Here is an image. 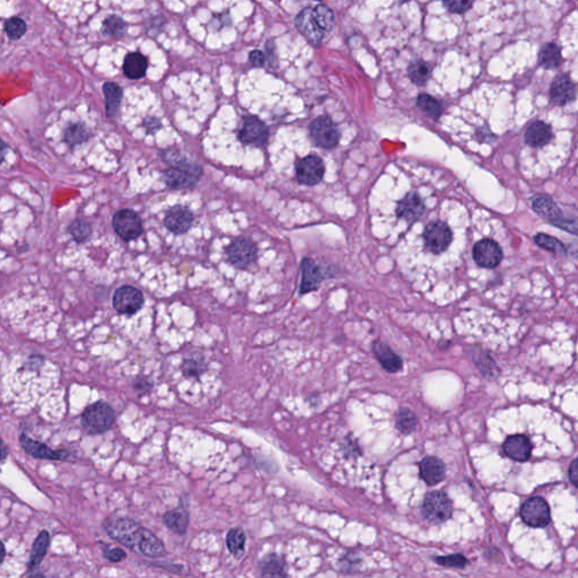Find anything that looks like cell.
Segmentation results:
<instances>
[{
    "label": "cell",
    "instance_id": "6da1fadb",
    "mask_svg": "<svg viewBox=\"0 0 578 578\" xmlns=\"http://www.w3.org/2000/svg\"><path fill=\"white\" fill-rule=\"evenodd\" d=\"M103 528L111 539L138 555L148 558L168 555L163 541L130 517H109L103 523Z\"/></svg>",
    "mask_w": 578,
    "mask_h": 578
},
{
    "label": "cell",
    "instance_id": "7a4b0ae2",
    "mask_svg": "<svg viewBox=\"0 0 578 578\" xmlns=\"http://www.w3.org/2000/svg\"><path fill=\"white\" fill-rule=\"evenodd\" d=\"M203 175V166L188 159L182 164L165 170L161 178L171 190H192L197 187Z\"/></svg>",
    "mask_w": 578,
    "mask_h": 578
},
{
    "label": "cell",
    "instance_id": "3957f363",
    "mask_svg": "<svg viewBox=\"0 0 578 578\" xmlns=\"http://www.w3.org/2000/svg\"><path fill=\"white\" fill-rule=\"evenodd\" d=\"M115 421V409L104 401H96L82 411V426L88 435H100L108 432Z\"/></svg>",
    "mask_w": 578,
    "mask_h": 578
},
{
    "label": "cell",
    "instance_id": "277c9868",
    "mask_svg": "<svg viewBox=\"0 0 578 578\" xmlns=\"http://www.w3.org/2000/svg\"><path fill=\"white\" fill-rule=\"evenodd\" d=\"M421 513L431 524H442L452 517V500L444 491L428 493L424 498Z\"/></svg>",
    "mask_w": 578,
    "mask_h": 578
},
{
    "label": "cell",
    "instance_id": "5b68a950",
    "mask_svg": "<svg viewBox=\"0 0 578 578\" xmlns=\"http://www.w3.org/2000/svg\"><path fill=\"white\" fill-rule=\"evenodd\" d=\"M112 227L115 234L124 242L133 241L144 233L143 220L131 209H120L112 218Z\"/></svg>",
    "mask_w": 578,
    "mask_h": 578
},
{
    "label": "cell",
    "instance_id": "8992f818",
    "mask_svg": "<svg viewBox=\"0 0 578 578\" xmlns=\"http://www.w3.org/2000/svg\"><path fill=\"white\" fill-rule=\"evenodd\" d=\"M227 261L238 268L247 269L252 266L258 258V247L250 238H236L233 240L226 249Z\"/></svg>",
    "mask_w": 578,
    "mask_h": 578
},
{
    "label": "cell",
    "instance_id": "52a82bcc",
    "mask_svg": "<svg viewBox=\"0 0 578 578\" xmlns=\"http://www.w3.org/2000/svg\"><path fill=\"white\" fill-rule=\"evenodd\" d=\"M20 443L24 452L38 460H50V461H75L76 455L67 449L55 451L45 444L32 440L27 434L20 436Z\"/></svg>",
    "mask_w": 578,
    "mask_h": 578
},
{
    "label": "cell",
    "instance_id": "ba28073f",
    "mask_svg": "<svg viewBox=\"0 0 578 578\" xmlns=\"http://www.w3.org/2000/svg\"><path fill=\"white\" fill-rule=\"evenodd\" d=\"M144 295L138 288L124 285L117 288L113 295V308L119 315H133L144 306Z\"/></svg>",
    "mask_w": 578,
    "mask_h": 578
},
{
    "label": "cell",
    "instance_id": "9c48e42d",
    "mask_svg": "<svg viewBox=\"0 0 578 578\" xmlns=\"http://www.w3.org/2000/svg\"><path fill=\"white\" fill-rule=\"evenodd\" d=\"M521 517L531 528H546L551 521L549 505L541 497L528 499L521 508Z\"/></svg>",
    "mask_w": 578,
    "mask_h": 578
},
{
    "label": "cell",
    "instance_id": "30bf717a",
    "mask_svg": "<svg viewBox=\"0 0 578 578\" xmlns=\"http://www.w3.org/2000/svg\"><path fill=\"white\" fill-rule=\"evenodd\" d=\"M452 231L447 224L436 220L429 224L424 232V241L429 252L440 254L449 249L452 242Z\"/></svg>",
    "mask_w": 578,
    "mask_h": 578
},
{
    "label": "cell",
    "instance_id": "8fae6325",
    "mask_svg": "<svg viewBox=\"0 0 578 578\" xmlns=\"http://www.w3.org/2000/svg\"><path fill=\"white\" fill-rule=\"evenodd\" d=\"M310 133L315 144L326 150L337 146L340 132L335 122L328 117H319L310 126Z\"/></svg>",
    "mask_w": 578,
    "mask_h": 578
},
{
    "label": "cell",
    "instance_id": "7c38bea8",
    "mask_svg": "<svg viewBox=\"0 0 578 578\" xmlns=\"http://www.w3.org/2000/svg\"><path fill=\"white\" fill-rule=\"evenodd\" d=\"M269 130L263 121L257 117H245L238 130V140L243 145L263 147L268 143Z\"/></svg>",
    "mask_w": 578,
    "mask_h": 578
},
{
    "label": "cell",
    "instance_id": "4fadbf2b",
    "mask_svg": "<svg viewBox=\"0 0 578 578\" xmlns=\"http://www.w3.org/2000/svg\"><path fill=\"white\" fill-rule=\"evenodd\" d=\"M301 271H302V280H301L300 285L301 295L317 291L321 282L332 277L329 269H326L310 258L303 259L301 262Z\"/></svg>",
    "mask_w": 578,
    "mask_h": 578
},
{
    "label": "cell",
    "instance_id": "5bb4252c",
    "mask_svg": "<svg viewBox=\"0 0 578 578\" xmlns=\"http://www.w3.org/2000/svg\"><path fill=\"white\" fill-rule=\"evenodd\" d=\"M324 164L319 156L310 155L301 159L296 165V178L301 185H317L324 176Z\"/></svg>",
    "mask_w": 578,
    "mask_h": 578
},
{
    "label": "cell",
    "instance_id": "9a60e30c",
    "mask_svg": "<svg viewBox=\"0 0 578 578\" xmlns=\"http://www.w3.org/2000/svg\"><path fill=\"white\" fill-rule=\"evenodd\" d=\"M194 222V212L182 205H173L164 217V226L174 235L188 233Z\"/></svg>",
    "mask_w": 578,
    "mask_h": 578
},
{
    "label": "cell",
    "instance_id": "2e32d148",
    "mask_svg": "<svg viewBox=\"0 0 578 578\" xmlns=\"http://www.w3.org/2000/svg\"><path fill=\"white\" fill-rule=\"evenodd\" d=\"M473 259L478 266L482 268H495L503 260L502 247L497 242L484 238L473 247Z\"/></svg>",
    "mask_w": 578,
    "mask_h": 578
},
{
    "label": "cell",
    "instance_id": "e0dca14e",
    "mask_svg": "<svg viewBox=\"0 0 578 578\" xmlns=\"http://www.w3.org/2000/svg\"><path fill=\"white\" fill-rule=\"evenodd\" d=\"M295 24H296L297 29H300V32L308 38L310 43L313 44V45H319L323 41L324 32L319 27V24L315 20V8L306 7V8L303 9L302 12L297 15Z\"/></svg>",
    "mask_w": 578,
    "mask_h": 578
},
{
    "label": "cell",
    "instance_id": "ac0fdd59",
    "mask_svg": "<svg viewBox=\"0 0 578 578\" xmlns=\"http://www.w3.org/2000/svg\"><path fill=\"white\" fill-rule=\"evenodd\" d=\"M447 476V467L436 456H426L419 463V477L429 487L443 482Z\"/></svg>",
    "mask_w": 578,
    "mask_h": 578
},
{
    "label": "cell",
    "instance_id": "d6986e66",
    "mask_svg": "<svg viewBox=\"0 0 578 578\" xmlns=\"http://www.w3.org/2000/svg\"><path fill=\"white\" fill-rule=\"evenodd\" d=\"M425 210V203L419 194L410 192L400 201L396 207V215L408 223H414L423 216Z\"/></svg>",
    "mask_w": 578,
    "mask_h": 578
},
{
    "label": "cell",
    "instance_id": "ffe728a7",
    "mask_svg": "<svg viewBox=\"0 0 578 578\" xmlns=\"http://www.w3.org/2000/svg\"><path fill=\"white\" fill-rule=\"evenodd\" d=\"M576 88L574 82L566 75L556 77L550 86V100L555 106H565L574 100Z\"/></svg>",
    "mask_w": 578,
    "mask_h": 578
},
{
    "label": "cell",
    "instance_id": "44dd1931",
    "mask_svg": "<svg viewBox=\"0 0 578 578\" xmlns=\"http://www.w3.org/2000/svg\"><path fill=\"white\" fill-rule=\"evenodd\" d=\"M503 449L512 460L526 462L531 456V442L524 435H513L504 442Z\"/></svg>",
    "mask_w": 578,
    "mask_h": 578
},
{
    "label": "cell",
    "instance_id": "7402d4cb",
    "mask_svg": "<svg viewBox=\"0 0 578 578\" xmlns=\"http://www.w3.org/2000/svg\"><path fill=\"white\" fill-rule=\"evenodd\" d=\"M372 350H373V354L375 355L377 361L388 373H398V372L403 370V359H400V356L396 355V352L391 349L388 345L381 342V341H375Z\"/></svg>",
    "mask_w": 578,
    "mask_h": 578
},
{
    "label": "cell",
    "instance_id": "603a6c76",
    "mask_svg": "<svg viewBox=\"0 0 578 578\" xmlns=\"http://www.w3.org/2000/svg\"><path fill=\"white\" fill-rule=\"evenodd\" d=\"M259 570L263 578H287V564L282 556L275 552L268 554L259 563Z\"/></svg>",
    "mask_w": 578,
    "mask_h": 578
},
{
    "label": "cell",
    "instance_id": "cb8c5ba5",
    "mask_svg": "<svg viewBox=\"0 0 578 578\" xmlns=\"http://www.w3.org/2000/svg\"><path fill=\"white\" fill-rule=\"evenodd\" d=\"M124 73L127 78L139 80L146 76L148 69V59L139 51H133L127 55L124 60Z\"/></svg>",
    "mask_w": 578,
    "mask_h": 578
},
{
    "label": "cell",
    "instance_id": "d4e9b609",
    "mask_svg": "<svg viewBox=\"0 0 578 578\" xmlns=\"http://www.w3.org/2000/svg\"><path fill=\"white\" fill-rule=\"evenodd\" d=\"M189 521H190L189 512L187 511L185 506L181 504L175 510L166 512L163 516L165 526L178 535H185L187 533Z\"/></svg>",
    "mask_w": 578,
    "mask_h": 578
},
{
    "label": "cell",
    "instance_id": "484cf974",
    "mask_svg": "<svg viewBox=\"0 0 578 578\" xmlns=\"http://www.w3.org/2000/svg\"><path fill=\"white\" fill-rule=\"evenodd\" d=\"M49 546H50V535H49V532L43 530V531L38 533L36 541L33 543L29 564H27V572H31V574L32 572L36 574L38 567L43 561V558L47 555Z\"/></svg>",
    "mask_w": 578,
    "mask_h": 578
},
{
    "label": "cell",
    "instance_id": "4316f807",
    "mask_svg": "<svg viewBox=\"0 0 578 578\" xmlns=\"http://www.w3.org/2000/svg\"><path fill=\"white\" fill-rule=\"evenodd\" d=\"M103 94L106 99V117H115L120 110L124 89L117 82H106L103 85Z\"/></svg>",
    "mask_w": 578,
    "mask_h": 578
},
{
    "label": "cell",
    "instance_id": "83f0119b",
    "mask_svg": "<svg viewBox=\"0 0 578 578\" xmlns=\"http://www.w3.org/2000/svg\"><path fill=\"white\" fill-rule=\"evenodd\" d=\"M532 207H533V210L537 215H540L541 217L549 220L550 223H557L558 220L563 218L561 209L558 208V205L554 203V200L546 196V194L535 196L532 200Z\"/></svg>",
    "mask_w": 578,
    "mask_h": 578
},
{
    "label": "cell",
    "instance_id": "f1b7e54d",
    "mask_svg": "<svg viewBox=\"0 0 578 578\" xmlns=\"http://www.w3.org/2000/svg\"><path fill=\"white\" fill-rule=\"evenodd\" d=\"M551 128L542 121L533 122L526 129V136H524L526 144L528 146L535 147V148L544 146L551 140Z\"/></svg>",
    "mask_w": 578,
    "mask_h": 578
},
{
    "label": "cell",
    "instance_id": "f546056e",
    "mask_svg": "<svg viewBox=\"0 0 578 578\" xmlns=\"http://www.w3.org/2000/svg\"><path fill=\"white\" fill-rule=\"evenodd\" d=\"M64 141L71 147L86 144L93 137L91 130L84 122H71L64 130Z\"/></svg>",
    "mask_w": 578,
    "mask_h": 578
},
{
    "label": "cell",
    "instance_id": "4dcf8cb0",
    "mask_svg": "<svg viewBox=\"0 0 578 578\" xmlns=\"http://www.w3.org/2000/svg\"><path fill=\"white\" fill-rule=\"evenodd\" d=\"M128 27L129 25L124 21V18L117 16V15H110L103 21L101 32L106 38H111V40H119V38H122L126 36Z\"/></svg>",
    "mask_w": 578,
    "mask_h": 578
},
{
    "label": "cell",
    "instance_id": "1f68e13d",
    "mask_svg": "<svg viewBox=\"0 0 578 578\" xmlns=\"http://www.w3.org/2000/svg\"><path fill=\"white\" fill-rule=\"evenodd\" d=\"M245 543L247 535L241 528H234L229 530L226 537V546L233 557L241 559L245 554Z\"/></svg>",
    "mask_w": 578,
    "mask_h": 578
},
{
    "label": "cell",
    "instance_id": "d6a6232c",
    "mask_svg": "<svg viewBox=\"0 0 578 578\" xmlns=\"http://www.w3.org/2000/svg\"><path fill=\"white\" fill-rule=\"evenodd\" d=\"M408 76L416 85H425L432 76V67L423 60H416L409 66Z\"/></svg>",
    "mask_w": 578,
    "mask_h": 578
},
{
    "label": "cell",
    "instance_id": "836d02e7",
    "mask_svg": "<svg viewBox=\"0 0 578 578\" xmlns=\"http://www.w3.org/2000/svg\"><path fill=\"white\" fill-rule=\"evenodd\" d=\"M68 233L71 234L73 241L76 243H85L89 240L92 236V225L88 223V220L85 218H76L73 219L69 226H68Z\"/></svg>",
    "mask_w": 578,
    "mask_h": 578
},
{
    "label": "cell",
    "instance_id": "e575fe53",
    "mask_svg": "<svg viewBox=\"0 0 578 578\" xmlns=\"http://www.w3.org/2000/svg\"><path fill=\"white\" fill-rule=\"evenodd\" d=\"M539 62L547 69L559 67L561 62V48L555 43L546 44L539 53Z\"/></svg>",
    "mask_w": 578,
    "mask_h": 578
},
{
    "label": "cell",
    "instance_id": "d590c367",
    "mask_svg": "<svg viewBox=\"0 0 578 578\" xmlns=\"http://www.w3.org/2000/svg\"><path fill=\"white\" fill-rule=\"evenodd\" d=\"M417 416L408 408H401L396 417V427L403 434H411L417 428Z\"/></svg>",
    "mask_w": 578,
    "mask_h": 578
},
{
    "label": "cell",
    "instance_id": "8d00e7d4",
    "mask_svg": "<svg viewBox=\"0 0 578 578\" xmlns=\"http://www.w3.org/2000/svg\"><path fill=\"white\" fill-rule=\"evenodd\" d=\"M181 370H182L183 375L185 377H190V379H199L200 376L203 375L207 370V363L201 356H194V357H189L183 361L181 365Z\"/></svg>",
    "mask_w": 578,
    "mask_h": 578
},
{
    "label": "cell",
    "instance_id": "74e56055",
    "mask_svg": "<svg viewBox=\"0 0 578 578\" xmlns=\"http://www.w3.org/2000/svg\"><path fill=\"white\" fill-rule=\"evenodd\" d=\"M417 106L420 111L433 119H438L443 113V106L440 101L428 94H420L417 97Z\"/></svg>",
    "mask_w": 578,
    "mask_h": 578
},
{
    "label": "cell",
    "instance_id": "f35d334b",
    "mask_svg": "<svg viewBox=\"0 0 578 578\" xmlns=\"http://www.w3.org/2000/svg\"><path fill=\"white\" fill-rule=\"evenodd\" d=\"M5 32H6L7 38L10 40V41H18V40H21L24 36H25V33L27 31V22L24 21L23 18L20 17V16H13V17L8 18L6 22H5Z\"/></svg>",
    "mask_w": 578,
    "mask_h": 578
},
{
    "label": "cell",
    "instance_id": "ab89813d",
    "mask_svg": "<svg viewBox=\"0 0 578 578\" xmlns=\"http://www.w3.org/2000/svg\"><path fill=\"white\" fill-rule=\"evenodd\" d=\"M473 361L477 364L480 372L488 379H495L498 376V367L493 363L491 356L482 352H478L473 355Z\"/></svg>",
    "mask_w": 578,
    "mask_h": 578
},
{
    "label": "cell",
    "instance_id": "60d3db41",
    "mask_svg": "<svg viewBox=\"0 0 578 578\" xmlns=\"http://www.w3.org/2000/svg\"><path fill=\"white\" fill-rule=\"evenodd\" d=\"M315 16L319 27L323 32H329L335 25V15L329 7L326 5H317L315 8Z\"/></svg>",
    "mask_w": 578,
    "mask_h": 578
},
{
    "label": "cell",
    "instance_id": "b9f144b4",
    "mask_svg": "<svg viewBox=\"0 0 578 578\" xmlns=\"http://www.w3.org/2000/svg\"><path fill=\"white\" fill-rule=\"evenodd\" d=\"M535 243L542 249L548 250L558 254H565L567 252L566 247L559 240L547 234H537L535 238Z\"/></svg>",
    "mask_w": 578,
    "mask_h": 578
},
{
    "label": "cell",
    "instance_id": "7bdbcfd3",
    "mask_svg": "<svg viewBox=\"0 0 578 578\" xmlns=\"http://www.w3.org/2000/svg\"><path fill=\"white\" fill-rule=\"evenodd\" d=\"M434 561L440 566L447 567V568H458V570H462V568L469 565V561L461 554L435 557Z\"/></svg>",
    "mask_w": 578,
    "mask_h": 578
},
{
    "label": "cell",
    "instance_id": "ee69618b",
    "mask_svg": "<svg viewBox=\"0 0 578 578\" xmlns=\"http://www.w3.org/2000/svg\"><path fill=\"white\" fill-rule=\"evenodd\" d=\"M361 566V558L356 552H347L344 557L339 559V567L341 572H356Z\"/></svg>",
    "mask_w": 578,
    "mask_h": 578
},
{
    "label": "cell",
    "instance_id": "f6af8a7d",
    "mask_svg": "<svg viewBox=\"0 0 578 578\" xmlns=\"http://www.w3.org/2000/svg\"><path fill=\"white\" fill-rule=\"evenodd\" d=\"M159 156H161V159H163L170 168H173V166H176V165L182 164L183 161L188 159L185 157V154H183L181 150H178L176 147H170V148H166V150H161Z\"/></svg>",
    "mask_w": 578,
    "mask_h": 578
},
{
    "label": "cell",
    "instance_id": "bcb514c9",
    "mask_svg": "<svg viewBox=\"0 0 578 578\" xmlns=\"http://www.w3.org/2000/svg\"><path fill=\"white\" fill-rule=\"evenodd\" d=\"M168 21L164 16L159 15V16H153L146 22V33L150 38H157V36L163 32L165 25Z\"/></svg>",
    "mask_w": 578,
    "mask_h": 578
},
{
    "label": "cell",
    "instance_id": "7dc6e473",
    "mask_svg": "<svg viewBox=\"0 0 578 578\" xmlns=\"http://www.w3.org/2000/svg\"><path fill=\"white\" fill-rule=\"evenodd\" d=\"M141 127L144 128L145 133L147 136H155L163 128V124H161L159 117L148 115V117H144Z\"/></svg>",
    "mask_w": 578,
    "mask_h": 578
},
{
    "label": "cell",
    "instance_id": "c3c4849f",
    "mask_svg": "<svg viewBox=\"0 0 578 578\" xmlns=\"http://www.w3.org/2000/svg\"><path fill=\"white\" fill-rule=\"evenodd\" d=\"M132 386H133L136 393L141 396L150 393L152 389H153V383L145 376H138L132 383Z\"/></svg>",
    "mask_w": 578,
    "mask_h": 578
},
{
    "label": "cell",
    "instance_id": "681fc988",
    "mask_svg": "<svg viewBox=\"0 0 578 578\" xmlns=\"http://www.w3.org/2000/svg\"><path fill=\"white\" fill-rule=\"evenodd\" d=\"M103 555H104L106 561H109L110 563H120L127 558L126 551L120 549V548H112L111 549V548L106 547L103 549Z\"/></svg>",
    "mask_w": 578,
    "mask_h": 578
},
{
    "label": "cell",
    "instance_id": "f907efd6",
    "mask_svg": "<svg viewBox=\"0 0 578 578\" xmlns=\"http://www.w3.org/2000/svg\"><path fill=\"white\" fill-rule=\"evenodd\" d=\"M443 3L449 12L456 13V14L467 12L473 5L472 1H444Z\"/></svg>",
    "mask_w": 578,
    "mask_h": 578
},
{
    "label": "cell",
    "instance_id": "816d5d0a",
    "mask_svg": "<svg viewBox=\"0 0 578 578\" xmlns=\"http://www.w3.org/2000/svg\"><path fill=\"white\" fill-rule=\"evenodd\" d=\"M249 60L253 67H263L266 64V56L260 50H253L249 53Z\"/></svg>",
    "mask_w": 578,
    "mask_h": 578
},
{
    "label": "cell",
    "instance_id": "f5cc1de1",
    "mask_svg": "<svg viewBox=\"0 0 578 578\" xmlns=\"http://www.w3.org/2000/svg\"><path fill=\"white\" fill-rule=\"evenodd\" d=\"M43 363V356L32 355L27 361V366L29 370H36L38 367H41Z\"/></svg>",
    "mask_w": 578,
    "mask_h": 578
},
{
    "label": "cell",
    "instance_id": "db71d44e",
    "mask_svg": "<svg viewBox=\"0 0 578 578\" xmlns=\"http://www.w3.org/2000/svg\"><path fill=\"white\" fill-rule=\"evenodd\" d=\"M568 473H570V482L576 488H578V458L574 460L572 463L570 464Z\"/></svg>",
    "mask_w": 578,
    "mask_h": 578
},
{
    "label": "cell",
    "instance_id": "11a10c76",
    "mask_svg": "<svg viewBox=\"0 0 578 578\" xmlns=\"http://www.w3.org/2000/svg\"><path fill=\"white\" fill-rule=\"evenodd\" d=\"M7 150H8V146H7L6 143H3V145H1V152H0V154H1V164H3V161H5V157H6Z\"/></svg>",
    "mask_w": 578,
    "mask_h": 578
},
{
    "label": "cell",
    "instance_id": "9f6ffc18",
    "mask_svg": "<svg viewBox=\"0 0 578 578\" xmlns=\"http://www.w3.org/2000/svg\"><path fill=\"white\" fill-rule=\"evenodd\" d=\"M7 458V447L3 445V461H5Z\"/></svg>",
    "mask_w": 578,
    "mask_h": 578
}]
</instances>
